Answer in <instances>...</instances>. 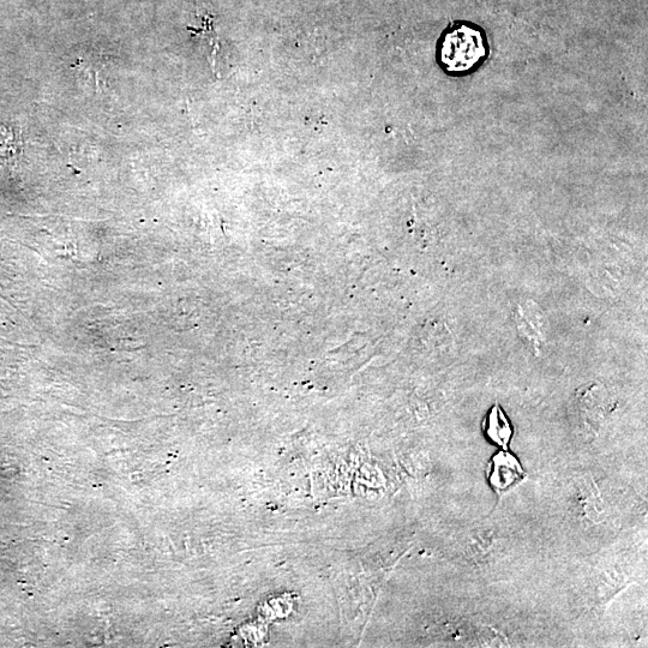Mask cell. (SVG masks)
<instances>
[{
	"mask_svg": "<svg viewBox=\"0 0 648 648\" xmlns=\"http://www.w3.org/2000/svg\"><path fill=\"white\" fill-rule=\"evenodd\" d=\"M489 57L488 39L477 24L455 22L444 30L436 46L438 66L453 77L472 74Z\"/></svg>",
	"mask_w": 648,
	"mask_h": 648,
	"instance_id": "6da1fadb",
	"label": "cell"
},
{
	"mask_svg": "<svg viewBox=\"0 0 648 648\" xmlns=\"http://www.w3.org/2000/svg\"><path fill=\"white\" fill-rule=\"evenodd\" d=\"M525 477L520 462L512 454L500 452L492 458L489 482L497 491H507Z\"/></svg>",
	"mask_w": 648,
	"mask_h": 648,
	"instance_id": "7a4b0ae2",
	"label": "cell"
},
{
	"mask_svg": "<svg viewBox=\"0 0 648 648\" xmlns=\"http://www.w3.org/2000/svg\"><path fill=\"white\" fill-rule=\"evenodd\" d=\"M484 431L492 442L507 448L512 440L513 430L501 407L494 406L484 420Z\"/></svg>",
	"mask_w": 648,
	"mask_h": 648,
	"instance_id": "3957f363",
	"label": "cell"
}]
</instances>
